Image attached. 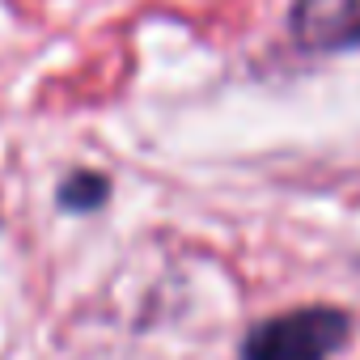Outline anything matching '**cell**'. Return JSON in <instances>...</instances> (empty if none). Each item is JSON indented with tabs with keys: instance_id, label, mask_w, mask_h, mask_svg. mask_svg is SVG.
Instances as JSON below:
<instances>
[{
	"instance_id": "cell-3",
	"label": "cell",
	"mask_w": 360,
	"mask_h": 360,
	"mask_svg": "<svg viewBox=\"0 0 360 360\" xmlns=\"http://www.w3.org/2000/svg\"><path fill=\"white\" fill-rule=\"evenodd\" d=\"M102 195H106V178H98V174H77V178H68V183H64V204L68 208L102 204Z\"/></svg>"
},
{
	"instance_id": "cell-1",
	"label": "cell",
	"mask_w": 360,
	"mask_h": 360,
	"mask_svg": "<svg viewBox=\"0 0 360 360\" xmlns=\"http://www.w3.org/2000/svg\"><path fill=\"white\" fill-rule=\"evenodd\" d=\"M343 339H347V314L330 305H309V309H292L259 322L242 356L246 360H326Z\"/></svg>"
},
{
	"instance_id": "cell-2",
	"label": "cell",
	"mask_w": 360,
	"mask_h": 360,
	"mask_svg": "<svg viewBox=\"0 0 360 360\" xmlns=\"http://www.w3.org/2000/svg\"><path fill=\"white\" fill-rule=\"evenodd\" d=\"M292 34L314 51H356L360 47V0H297Z\"/></svg>"
}]
</instances>
